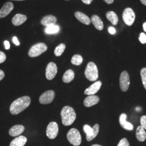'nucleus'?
<instances>
[{
	"mask_svg": "<svg viewBox=\"0 0 146 146\" xmlns=\"http://www.w3.org/2000/svg\"><path fill=\"white\" fill-rule=\"evenodd\" d=\"M93 0H82V1L84 2V4L86 5H90Z\"/></svg>",
	"mask_w": 146,
	"mask_h": 146,
	"instance_id": "37",
	"label": "nucleus"
},
{
	"mask_svg": "<svg viewBox=\"0 0 146 146\" xmlns=\"http://www.w3.org/2000/svg\"><path fill=\"white\" fill-rule=\"evenodd\" d=\"M99 98L95 95H89L84 100V105L87 107H90L99 102Z\"/></svg>",
	"mask_w": 146,
	"mask_h": 146,
	"instance_id": "14",
	"label": "nucleus"
},
{
	"mask_svg": "<svg viewBox=\"0 0 146 146\" xmlns=\"http://www.w3.org/2000/svg\"><path fill=\"white\" fill-rule=\"evenodd\" d=\"M143 30L144 31L146 32V22H145L143 25Z\"/></svg>",
	"mask_w": 146,
	"mask_h": 146,
	"instance_id": "39",
	"label": "nucleus"
},
{
	"mask_svg": "<svg viewBox=\"0 0 146 146\" xmlns=\"http://www.w3.org/2000/svg\"><path fill=\"white\" fill-rule=\"evenodd\" d=\"M69 142L74 146H78L81 143V135L79 131L75 128L70 129L67 134Z\"/></svg>",
	"mask_w": 146,
	"mask_h": 146,
	"instance_id": "4",
	"label": "nucleus"
},
{
	"mask_svg": "<svg viewBox=\"0 0 146 146\" xmlns=\"http://www.w3.org/2000/svg\"><path fill=\"white\" fill-rule=\"evenodd\" d=\"M30 97L25 96L15 100L11 105L10 111L13 115H17L26 110L31 104Z\"/></svg>",
	"mask_w": 146,
	"mask_h": 146,
	"instance_id": "1",
	"label": "nucleus"
},
{
	"mask_svg": "<svg viewBox=\"0 0 146 146\" xmlns=\"http://www.w3.org/2000/svg\"><path fill=\"white\" fill-rule=\"evenodd\" d=\"M58 133V126L55 122H51L48 125L46 130L47 137L50 139H54Z\"/></svg>",
	"mask_w": 146,
	"mask_h": 146,
	"instance_id": "8",
	"label": "nucleus"
},
{
	"mask_svg": "<svg viewBox=\"0 0 146 146\" xmlns=\"http://www.w3.org/2000/svg\"><path fill=\"white\" fill-rule=\"evenodd\" d=\"M55 92L53 90H48L43 93L39 98L40 103L47 104L52 102L55 98Z\"/></svg>",
	"mask_w": 146,
	"mask_h": 146,
	"instance_id": "10",
	"label": "nucleus"
},
{
	"mask_svg": "<svg viewBox=\"0 0 146 146\" xmlns=\"http://www.w3.org/2000/svg\"><path fill=\"white\" fill-rule=\"evenodd\" d=\"M75 16L81 23L86 25H89L91 23V21L88 16L80 11H76L75 13Z\"/></svg>",
	"mask_w": 146,
	"mask_h": 146,
	"instance_id": "19",
	"label": "nucleus"
},
{
	"mask_svg": "<svg viewBox=\"0 0 146 146\" xmlns=\"http://www.w3.org/2000/svg\"><path fill=\"white\" fill-rule=\"evenodd\" d=\"M101 146V145H97V144H95V145H92V146Z\"/></svg>",
	"mask_w": 146,
	"mask_h": 146,
	"instance_id": "41",
	"label": "nucleus"
},
{
	"mask_svg": "<svg viewBox=\"0 0 146 146\" xmlns=\"http://www.w3.org/2000/svg\"><path fill=\"white\" fill-rule=\"evenodd\" d=\"M63 125L65 126L71 125L76 120V114L73 108L69 106H65L61 111Z\"/></svg>",
	"mask_w": 146,
	"mask_h": 146,
	"instance_id": "2",
	"label": "nucleus"
},
{
	"mask_svg": "<svg viewBox=\"0 0 146 146\" xmlns=\"http://www.w3.org/2000/svg\"><path fill=\"white\" fill-rule=\"evenodd\" d=\"M136 137L137 140L140 142L145 141L146 139V132L141 125L137 127L136 131Z\"/></svg>",
	"mask_w": 146,
	"mask_h": 146,
	"instance_id": "22",
	"label": "nucleus"
},
{
	"mask_svg": "<svg viewBox=\"0 0 146 146\" xmlns=\"http://www.w3.org/2000/svg\"><path fill=\"white\" fill-rule=\"evenodd\" d=\"M27 139L24 136H19L14 139L10 143V146H24L26 143Z\"/></svg>",
	"mask_w": 146,
	"mask_h": 146,
	"instance_id": "20",
	"label": "nucleus"
},
{
	"mask_svg": "<svg viewBox=\"0 0 146 146\" xmlns=\"http://www.w3.org/2000/svg\"><path fill=\"white\" fill-rule=\"evenodd\" d=\"M140 74L143 85L146 89V68H143L141 69Z\"/></svg>",
	"mask_w": 146,
	"mask_h": 146,
	"instance_id": "28",
	"label": "nucleus"
},
{
	"mask_svg": "<svg viewBox=\"0 0 146 146\" xmlns=\"http://www.w3.org/2000/svg\"><path fill=\"white\" fill-rule=\"evenodd\" d=\"M24 131L25 127L23 125H19L13 126L9 131V133L11 136L16 137L21 135L22 133H23Z\"/></svg>",
	"mask_w": 146,
	"mask_h": 146,
	"instance_id": "17",
	"label": "nucleus"
},
{
	"mask_svg": "<svg viewBox=\"0 0 146 146\" xmlns=\"http://www.w3.org/2000/svg\"><path fill=\"white\" fill-rule=\"evenodd\" d=\"M106 17L113 25L115 26L118 23V17L114 11H110L107 12L106 14Z\"/></svg>",
	"mask_w": 146,
	"mask_h": 146,
	"instance_id": "24",
	"label": "nucleus"
},
{
	"mask_svg": "<svg viewBox=\"0 0 146 146\" xmlns=\"http://www.w3.org/2000/svg\"><path fill=\"white\" fill-rule=\"evenodd\" d=\"M27 20V16L21 14H17L13 17L12 19V23L14 26H19L24 23Z\"/></svg>",
	"mask_w": 146,
	"mask_h": 146,
	"instance_id": "18",
	"label": "nucleus"
},
{
	"mask_svg": "<svg viewBox=\"0 0 146 146\" xmlns=\"http://www.w3.org/2000/svg\"><path fill=\"white\" fill-rule=\"evenodd\" d=\"M75 77V73L73 70L69 69L67 70L63 76V81L66 83L68 84L70 82L72 81H73Z\"/></svg>",
	"mask_w": 146,
	"mask_h": 146,
	"instance_id": "23",
	"label": "nucleus"
},
{
	"mask_svg": "<svg viewBox=\"0 0 146 146\" xmlns=\"http://www.w3.org/2000/svg\"><path fill=\"white\" fill-rule=\"evenodd\" d=\"M4 44L5 46V49H9L10 48V43L9 41H5L4 42Z\"/></svg>",
	"mask_w": 146,
	"mask_h": 146,
	"instance_id": "35",
	"label": "nucleus"
},
{
	"mask_svg": "<svg viewBox=\"0 0 146 146\" xmlns=\"http://www.w3.org/2000/svg\"><path fill=\"white\" fill-rule=\"evenodd\" d=\"M13 1H25V0H13Z\"/></svg>",
	"mask_w": 146,
	"mask_h": 146,
	"instance_id": "42",
	"label": "nucleus"
},
{
	"mask_svg": "<svg viewBox=\"0 0 146 146\" xmlns=\"http://www.w3.org/2000/svg\"><path fill=\"white\" fill-rule=\"evenodd\" d=\"M83 62V58L80 55H75L73 56V58L71 60V62L74 64L76 66H80V64H82Z\"/></svg>",
	"mask_w": 146,
	"mask_h": 146,
	"instance_id": "26",
	"label": "nucleus"
},
{
	"mask_svg": "<svg viewBox=\"0 0 146 146\" xmlns=\"http://www.w3.org/2000/svg\"><path fill=\"white\" fill-rule=\"evenodd\" d=\"M117 146H129V143L126 138H123L120 140Z\"/></svg>",
	"mask_w": 146,
	"mask_h": 146,
	"instance_id": "29",
	"label": "nucleus"
},
{
	"mask_svg": "<svg viewBox=\"0 0 146 146\" xmlns=\"http://www.w3.org/2000/svg\"><path fill=\"white\" fill-rule=\"evenodd\" d=\"M84 74L86 78L90 81H95L99 78L98 69L96 65L93 62L88 63Z\"/></svg>",
	"mask_w": 146,
	"mask_h": 146,
	"instance_id": "3",
	"label": "nucleus"
},
{
	"mask_svg": "<svg viewBox=\"0 0 146 146\" xmlns=\"http://www.w3.org/2000/svg\"><path fill=\"white\" fill-rule=\"evenodd\" d=\"M66 1H68V0H66Z\"/></svg>",
	"mask_w": 146,
	"mask_h": 146,
	"instance_id": "43",
	"label": "nucleus"
},
{
	"mask_svg": "<svg viewBox=\"0 0 146 146\" xmlns=\"http://www.w3.org/2000/svg\"><path fill=\"white\" fill-rule=\"evenodd\" d=\"M141 3L143 5L146 6V0H140Z\"/></svg>",
	"mask_w": 146,
	"mask_h": 146,
	"instance_id": "40",
	"label": "nucleus"
},
{
	"mask_svg": "<svg viewBox=\"0 0 146 146\" xmlns=\"http://www.w3.org/2000/svg\"><path fill=\"white\" fill-rule=\"evenodd\" d=\"M60 31V27L56 25H54L50 26L47 27L45 29V32L47 34H56Z\"/></svg>",
	"mask_w": 146,
	"mask_h": 146,
	"instance_id": "25",
	"label": "nucleus"
},
{
	"mask_svg": "<svg viewBox=\"0 0 146 146\" xmlns=\"http://www.w3.org/2000/svg\"><path fill=\"white\" fill-rule=\"evenodd\" d=\"M58 72V67L54 62H50L47 65L46 70V76L48 80H52L55 78Z\"/></svg>",
	"mask_w": 146,
	"mask_h": 146,
	"instance_id": "11",
	"label": "nucleus"
},
{
	"mask_svg": "<svg viewBox=\"0 0 146 146\" xmlns=\"http://www.w3.org/2000/svg\"><path fill=\"white\" fill-rule=\"evenodd\" d=\"M141 126L145 130L146 129V115H143L141 117L140 119Z\"/></svg>",
	"mask_w": 146,
	"mask_h": 146,
	"instance_id": "30",
	"label": "nucleus"
},
{
	"mask_svg": "<svg viewBox=\"0 0 146 146\" xmlns=\"http://www.w3.org/2000/svg\"><path fill=\"white\" fill-rule=\"evenodd\" d=\"M139 40L142 44L146 43V35L145 33H142L140 34L139 37Z\"/></svg>",
	"mask_w": 146,
	"mask_h": 146,
	"instance_id": "31",
	"label": "nucleus"
},
{
	"mask_svg": "<svg viewBox=\"0 0 146 146\" xmlns=\"http://www.w3.org/2000/svg\"><path fill=\"white\" fill-rule=\"evenodd\" d=\"M130 84L129 76L126 71H123L121 73L120 77V86L122 92H125L128 88Z\"/></svg>",
	"mask_w": 146,
	"mask_h": 146,
	"instance_id": "9",
	"label": "nucleus"
},
{
	"mask_svg": "<svg viewBox=\"0 0 146 146\" xmlns=\"http://www.w3.org/2000/svg\"><path fill=\"white\" fill-rule=\"evenodd\" d=\"M122 17L125 24L127 26H131L135 21V14L131 8H127L123 11Z\"/></svg>",
	"mask_w": 146,
	"mask_h": 146,
	"instance_id": "7",
	"label": "nucleus"
},
{
	"mask_svg": "<svg viewBox=\"0 0 146 146\" xmlns=\"http://www.w3.org/2000/svg\"><path fill=\"white\" fill-rule=\"evenodd\" d=\"M14 5L11 2H7L0 10V18H4L8 15L14 9Z\"/></svg>",
	"mask_w": 146,
	"mask_h": 146,
	"instance_id": "12",
	"label": "nucleus"
},
{
	"mask_svg": "<svg viewBox=\"0 0 146 146\" xmlns=\"http://www.w3.org/2000/svg\"><path fill=\"white\" fill-rule=\"evenodd\" d=\"M57 22V18L55 16L49 15L43 17L41 23L43 26L48 27L55 25Z\"/></svg>",
	"mask_w": 146,
	"mask_h": 146,
	"instance_id": "15",
	"label": "nucleus"
},
{
	"mask_svg": "<svg viewBox=\"0 0 146 146\" xmlns=\"http://www.w3.org/2000/svg\"><path fill=\"white\" fill-rule=\"evenodd\" d=\"M101 86L102 82L100 81L95 82L84 90V94L88 95H94L99 90Z\"/></svg>",
	"mask_w": 146,
	"mask_h": 146,
	"instance_id": "13",
	"label": "nucleus"
},
{
	"mask_svg": "<svg viewBox=\"0 0 146 146\" xmlns=\"http://www.w3.org/2000/svg\"><path fill=\"white\" fill-rule=\"evenodd\" d=\"M127 117V116L125 113H123L120 115L119 119L120 125L125 129L127 131H132L134 129V126L131 123L126 121Z\"/></svg>",
	"mask_w": 146,
	"mask_h": 146,
	"instance_id": "16",
	"label": "nucleus"
},
{
	"mask_svg": "<svg viewBox=\"0 0 146 146\" xmlns=\"http://www.w3.org/2000/svg\"><path fill=\"white\" fill-rule=\"evenodd\" d=\"M84 130L86 133V139L88 141H92L98 135L99 132V125L96 124L93 128L90 126L86 125H84Z\"/></svg>",
	"mask_w": 146,
	"mask_h": 146,
	"instance_id": "6",
	"label": "nucleus"
},
{
	"mask_svg": "<svg viewBox=\"0 0 146 146\" xmlns=\"http://www.w3.org/2000/svg\"><path fill=\"white\" fill-rule=\"evenodd\" d=\"M5 73L2 70H0V81H1L5 77Z\"/></svg>",
	"mask_w": 146,
	"mask_h": 146,
	"instance_id": "36",
	"label": "nucleus"
},
{
	"mask_svg": "<svg viewBox=\"0 0 146 146\" xmlns=\"http://www.w3.org/2000/svg\"><path fill=\"white\" fill-rule=\"evenodd\" d=\"M107 4H111L114 2V0H104Z\"/></svg>",
	"mask_w": 146,
	"mask_h": 146,
	"instance_id": "38",
	"label": "nucleus"
},
{
	"mask_svg": "<svg viewBox=\"0 0 146 146\" xmlns=\"http://www.w3.org/2000/svg\"><path fill=\"white\" fill-rule=\"evenodd\" d=\"M91 22L93 23L94 27L99 31H102L104 29V23L101 20L99 16L96 15L92 16L91 19Z\"/></svg>",
	"mask_w": 146,
	"mask_h": 146,
	"instance_id": "21",
	"label": "nucleus"
},
{
	"mask_svg": "<svg viewBox=\"0 0 146 146\" xmlns=\"http://www.w3.org/2000/svg\"><path fill=\"white\" fill-rule=\"evenodd\" d=\"M13 43L16 46H19L20 45V42L18 41V39H17V38L16 37L14 36L13 37Z\"/></svg>",
	"mask_w": 146,
	"mask_h": 146,
	"instance_id": "34",
	"label": "nucleus"
},
{
	"mask_svg": "<svg viewBox=\"0 0 146 146\" xmlns=\"http://www.w3.org/2000/svg\"><path fill=\"white\" fill-rule=\"evenodd\" d=\"M6 55L5 54L2 52L0 51V63L4 62L6 60Z\"/></svg>",
	"mask_w": 146,
	"mask_h": 146,
	"instance_id": "32",
	"label": "nucleus"
},
{
	"mask_svg": "<svg viewBox=\"0 0 146 146\" xmlns=\"http://www.w3.org/2000/svg\"><path fill=\"white\" fill-rule=\"evenodd\" d=\"M65 49L66 45L63 43H61L56 47L54 50V54L56 56H60L64 52Z\"/></svg>",
	"mask_w": 146,
	"mask_h": 146,
	"instance_id": "27",
	"label": "nucleus"
},
{
	"mask_svg": "<svg viewBox=\"0 0 146 146\" xmlns=\"http://www.w3.org/2000/svg\"><path fill=\"white\" fill-rule=\"evenodd\" d=\"M47 45L44 43H38L33 46L30 49L28 54L31 58L38 56L47 50Z\"/></svg>",
	"mask_w": 146,
	"mask_h": 146,
	"instance_id": "5",
	"label": "nucleus"
},
{
	"mask_svg": "<svg viewBox=\"0 0 146 146\" xmlns=\"http://www.w3.org/2000/svg\"><path fill=\"white\" fill-rule=\"evenodd\" d=\"M108 31H109V33H110V34H112V35L115 34V33H116V30H115V28L114 27H109Z\"/></svg>",
	"mask_w": 146,
	"mask_h": 146,
	"instance_id": "33",
	"label": "nucleus"
}]
</instances>
